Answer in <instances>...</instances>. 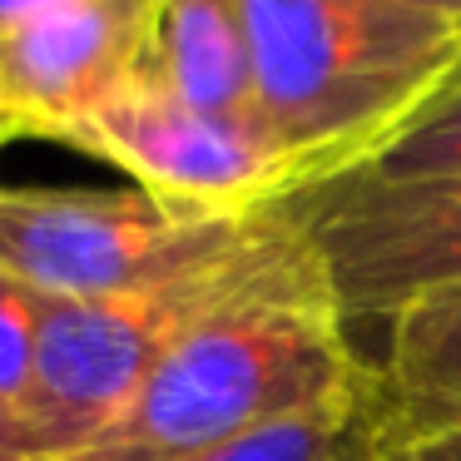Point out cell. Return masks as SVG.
Masks as SVG:
<instances>
[{
	"instance_id": "1",
	"label": "cell",
	"mask_w": 461,
	"mask_h": 461,
	"mask_svg": "<svg viewBox=\"0 0 461 461\" xmlns=\"http://www.w3.org/2000/svg\"><path fill=\"white\" fill-rule=\"evenodd\" d=\"M372 377L308 233L233 303L194 322L124 411L65 461H189Z\"/></svg>"
},
{
	"instance_id": "2",
	"label": "cell",
	"mask_w": 461,
	"mask_h": 461,
	"mask_svg": "<svg viewBox=\"0 0 461 461\" xmlns=\"http://www.w3.org/2000/svg\"><path fill=\"white\" fill-rule=\"evenodd\" d=\"M263 124L312 169L352 174L461 75V15L387 0H239Z\"/></svg>"
},
{
	"instance_id": "3",
	"label": "cell",
	"mask_w": 461,
	"mask_h": 461,
	"mask_svg": "<svg viewBox=\"0 0 461 461\" xmlns=\"http://www.w3.org/2000/svg\"><path fill=\"white\" fill-rule=\"evenodd\" d=\"M288 223V203L209 213L144 189H0V268L45 298H124L209 273Z\"/></svg>"
},
{
	"instance_id": "4",
	"label": "cell",
	"mask_w": 461,
	"mask_h": 461,
	"mask_svg": "<svg viewBox=\"0 0 461 461\" xmlns=\"http://www.w3.org/2000/svg\"><path fill=\"white\" fill-rule=\"evenodd\" d=\"M298 239L303 223L288 209V223L273 239L209 273L124 293V298H45L41 367H35V397L25 411L45 451L65 461L70 451L100 437L124 411V402L144 387V377L159 367L164 352L194 322L253 288Z\"/></svg>"
},
{
	"instance_id": "5",
	"label": "cell",
	"mask_w": 461,
	"mask_h": 461,
	"mask_svg": "<svg viewBox=\"0 0 461 461\" xmlns=\"http://www.w3.org/2000/svg\"><path fill=\"white\" fill-rule=\"evenodd\" d=\"M70 149L104 159L134 189L209 213L273 209L312 189V169L263 124H229L174 100L154 75L70 134Z\"/></svg>"
},
{
	"instance_id": "6",
	"label": "cell",
	"mask_w": 461,
	"mask_h": 461,
	"mask_svg": "<svg viewBox=\"0 0 461 461\" xmlns=\"http://www.w3.org/2000/svg\"><path fill=\"white\" fill-rule=\"evenodd\" d=\"M348 322L392 318L402 303L461 278V179H332L288 199Z\"/></svg>"
},
{
	"instance_id": "7",
	"label": "cell",
	"mask_w": 461,
	"mask_h": 461,
	"mask_svg": "<svg viewBox=\"0 0 461 461\" xmlns=\"http://www.w3.org/2000/svg\"><path fill=\"white\" fill-rule=\"evenodd\" d=\"M159 0H41L0 31V90L31 140L65 144L149 75Z\"/></svg>"
},
{
	"instance_id": "8",
	"label": "cell",
	"mask_w": 461,
	"mask_h": 461,
	"mask_svg": "<svg viewBox=\"0 0 461 461\" xmlns=\"http://www.w3.org/2000/svg\"><path fill=\"white\" fill-rule=\"evenodd\" d=\"M392 451L461 431V278L402 303L377 362Z\"/></svg>"
},
{
	"instance_id": "9",
	"label": "cell",
	"mask_w": 461,
	"mask_h": 461,
	"mask_svg": "<svg viewBox=\"0 0 461 461\" xmlns=\"http://www.w3.org/2000/svg\"><path fill=\"white\" fill-rule=\"evenodd\" d=\"M149 75L209 120L263 124L239 0H159Z\"/></svg>"
},
{
	"instance_id": "10",
	"label": "cell",
	"mask_w": 461,
	"mask_h": 461,
	"mask_svg": "<svg viewBox=\"0 0 461 461\" xmlns=\"http://www.w3.org/2000/svg\"><path fill=\"white\" fill-rule=\"evenodd\" d=\"M387 402H382L377 367L348 397H332L298 417L253 427L243 437L199 451L189 461H387Z\"/></svg>"
},
{
	"instance_id": "11",
	"label": "cell",
	"mask_w": 461,
	"mask_h": 461,
	"mask_svg": "<svg viewBox=\"0 0 461 461\" xmlns=\"http://www.w3.org/2000/svg\"><path fill=\"white\" fill-rule=\"evenodd\" d=\"M352 184H447L461 179V75L387 134L352 174Z\"/></svg>"
},
{
	"instance_id": "12",
	"label": "cell",
	"mask_w": 461,
	"mask_h": 461,
	"mask_svg": "<svg viewBox=\"0 0 461 461\" xmlns=\"http://www.w3.org/2000/svg\"><path fill=\"white\" fill-rule=\"evenodd\" d=\"M41 332H45V293L0 268V407L31 411L35 367H41Z\"/></svg>"
},
{
	"instance_id": "13",
	"label": "cell",
	"mask_w": 461,
	"mask_h": 461,
	"mask_svg": "<svg viewBox=\"0 0 461 461\" xmlns=\"http://www.w3.org/2000/svg\"><path fill=\"white\" fill-rule=\"evenodd\" d=\"M0 461H55L21 411L0 407Z\"/></svg>"
},
{
	"instance_id": "14",
	"label": "cell",
	"mask_w": 461,
	"mask_h": 461,
	"mask_svg": "<svg viewBox=\"0 0 461 461\" xmlns=\"http://www.w3.org/2000/svg\"><path fill=\"white\" fill-rule=\"evenodd\" d=\"M387 461H461V431H441V437L411 441V447L392 451Z\"/></svg>"
},
{
	"instance_id": "15",
	"label": "cell",
	"mask_w": 461,
	"mask_h": 461,
	"mask_svg": "<svg viewBox=\"0 0 461 461\" xmlns=\"http://www.w3.org/2000/svg\"><path fill=\"white\" fill-rule=\"evenodd\" d=\"M11 140H25V124H21V114L11 110V100H5V90H0V149Z\"/></svg>"
},
{
	"instance_id": "16",
	"label": "cell",
	"mask_w": 461,
	"mask_h": 461,
	"mask_svg": "<svg viewBox=\"0 0 461 461\" xmlns=\"http://www.w3.org/2000/svg\"><path fill=\"white\" fill-rule=\"evenodd\" d=\"M35 5H41V0H0V31H5V25H15L21 15H31Z\"/></svg>"
},
{
	"instance_id": "17",
	"label": "cell",
	"mask_w": 461,
	"mask_h": 461,
	"mask_svg": "<svg viewBox=\"0 0 461 461\" xmlns=\"http://www.w3.org/2000/svg\"><path fill=\"white\" fill-rule=\"evenodd\" d=\"M387 5H421V11H441V15H461V0H387Z\"/></svg>"
}]
</instances>
